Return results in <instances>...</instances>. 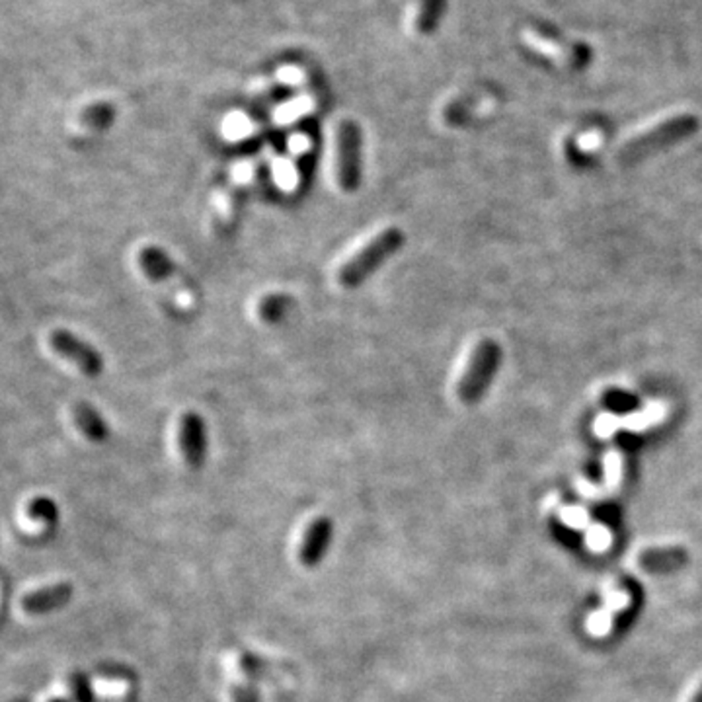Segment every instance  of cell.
I'll list each match as a JSON object with an SVG mask.
<instances>
[{
    "label": "cell",
    "mask_w": 702,
    "mask_h": 702,
    "mask_svg": "<svg viewBox=\"0 0 702 702\" xmlns=\"http://www.w3.org/2000/svg\"><path fill=\"white\" fill-rule=\"evenodd\" d=\"M406 235L402 228L389 227L371 238L361 250H358L350 260L343 261L338 269V283L343 289H358L367 277H371L386 260L394 256L402 248Z\"/></svg>",
    "instance_id": "cell-1"
},
{
    "label": "cell",
    "mask_w": 702,
    "mask_h": 702,
    "mask_svg": "<svg viewBox=\"0 0 702 702\" xmlns=\"http://www.w3.org/2000/svg\"><path fill=\"white\" fill-rule=\"evenodd\" d=\"M697 129L698 120L695 115H675V118L659 123L657 128L648 129L646 133L628 141L618 153V159L624 164H634L649 154L667 149V146L679 143L681 139L690 137Z\"/></svg>",
    "instance_id": "cell-2"
},
{
    "label": "cell",
    "mask_w": 702,
    "mask_h": 702,
    "mask_svg": "<svg viewBox=\"0 0 702 702\" xmlns=\"http://www.w3.org/2000/svg\"><path fill=\"white\" fill-rule=\"evenodd\" d=\"M500 359H501V350L494 340H482L476 345L457 386L460 401L465 404H475L484 396L498 371Z\"/></svg>",
    "instance_id": "cell-3"
},
{
    "label": "cell",
    "mask_w": 702,
    "mask_h": 702,
    "mask_svg": "<svg viewBox=\"0 0 702 702\" xmlns=\"http://www.w3.org/2000/svg\"><path fill=\"white\" fill-rule=\"evenodd\" d=\"M336 170L338 184L345 194L359 190L363 178V135L359 125L350 120L338 125Z\"/></svg>",
    "instance_id": "cell-4"
},
{
    "label": "cell",
    "mask_w": 702,
    "mask_h": 702,
    "mask_svg": "<svg viewBox=\"0 0 702 702\" xmlns=\"http://www.w3.org/2000/svg\"><path fill=\"white\" fill-rule=\"evenodd\" d=\"M49 345L54 348V351L57 355H61V358H65L67 361L78 367V369L87 376H90V379H94V376H100L103 373V367H106V363H103L102 353L87 340L78 338L77 334H72L69 330L51 332Z\"/></svg>",
    "instance_id": "cell-5"
},
{
    "label": "cell",
    "mask_w": 702,
    "mask_h": 702,
    "mask_svg": "<svg viewBox=\"0 0 702 702\" xmlns=\"http://www.w3.org/2000/svg\"><path fill=\"white\" fill-rule=\"evenodd\" d=\"M178 443L184 457V463L197 470L205 465L207 458V425L197 412H186L178 425Z\"/></svg>",
    "instance_id": "cell-6"
},
{
    "label": "cell",
    "mask_w": 702,
    "mask_h": 702,
    "mask_svg": "<svg viewBox=\"0 0 702 702\" xmlns=\"http://www.w3.org/2000/svg\"><path fill=\"white\" fill-rule=\"evenodd\" d=\"M334 537V523L330 517H318L314 519L310 525L307 527L305 537L301 542L299 550V560L305 568H317L322 562V558L326 557V552L332 544Z\"/></svg>",
    "instance_id": "cell-7"
},
{
    "label": "cell",
    "mask_w": 702,
    "mask_h": 702,
    "mask_svg": "<svg viewBox=\"0 0 702 702\" xmlns=\"http://www.w3.org/2000/svg\"><path fill=\"white\" fill-rule=\"evenodd\" d=\"M72 595H75L72 583L69 582L54 583V585H47V588L28 593L22 599V609L31 616L55 613L72 601Z\"/></svg>",
    "instance_id": "cell-8"
},
{
    "label": "cell",
    "mask_w": 702,
    "mask_h": 702,
    "mask_svg": "<svg viewBox=\"0 0 702 702\" xmlns=\"http://www.w3.org/2000/svg\"><path fill=\"white\" fill-rule=\"evenodd\" d=\"M72 417L80 429V434L85 435L92 443H103L110 437V427L103 420V416L88 402H77L72 406Z\"/></svg>",
    "instance_id": "cell-9"
},
{
    "label": "cell",
    "mask_w": 702,
    "mask_h": 702,
    "mask_svg": "<svg viewBox=\"0 0 702 702\" xmlns=\"http://www.w3.org/2000/svg\"><path fill=\"white\" fill-rule=\"evenodd\" d=\"M139 268L153 281H166L176 274L174 260L161 246H145L139 252Z\"/></svg>",
    "instance_id": "cell-10"
},
{
    "label": "cell",
    "mask_w": 702,
    "mask_h": 702,
    "mask_svg": "<svg viewBox=\"0 0 702 702\" xmlns=\"http://www.w3.org/2000/svg\"><path fill=\"white\" fill-rule=\"evenodd\" d=\"M677 564H683V554L677 550H652L642 557V566L652 572H667Z\"/></svg>",
    "instance_id": "cell-11"
},
{
    "label": "cell",
    "mask_w": 702,
    "mask_h": 702,
    "mask_svg": "<svg viewBox=\"0 0 702 702\" xmlns=\"http://www.w3.org/2000/svg\"><path fill=\"white\" fill-rule=\"evenodd\" d=\"M28 517L44 521L45 525H55L59 519V508L51 498L37 496L28 504Z\"/></svg>",
    "instance_id": "cell-12"
},
{
    "label": "cell",
    "mask_w": 702,
    "mask_h": 702,
    "mask_svg": "<svg viewBox=\"0 0 702 702\" xmlns=\"http://www.w3.org/2000/svg\"><path fill=\"white\" fill-rule=\"evenodd\" d=\"M291 305L293 301L287 295H269L260 302V317L261 320L277 322Z\"/></svg>",
    "instance_id": "cell-13"
},
{
    "label": "cell",
    "mask_w": 702,
    "mask_h": 702,
    "mask_svg": "<svg viewBox=\"0 0 702 702\" xmlns=\"http://www.w3.org/2000/svg\"><path fill=\"white\" fill-rule=\"evenodd\" d=\"M85 121L90 123V128H106L111 121V108L102 103V106H94L87 111Z\"/></svg>",
    "instance_id": "cell-14"
},
{
    "label": "cell",
    "mask_w": 702,
    "mask_h": 702,
    "mask_svg": "<svg viewBox=\"0 0 702 702\" xmlns=\"http://www.w3.org/2000/svg\"><path fill=\"white\" fill-rule=\"evenodd\" d=\"M230 698L233 702H260L258 690L252 685H233L230 687Z\"/></svg>",
    "instance_id": "cell-15"
},
{
    "label": "cell",
    "mask_w": 702,
    "mask_h": 702,
    "mask_svg": "<svg viewBox=\"0 0 702 702\" xmlns=\"http://www.w3.org/2000/svg\"><path fill=\"white\" fill-rule=\"evenodd\" d=\"M70 689H72V695H75L77 702H92V698H96V697L92 695V689L88 685V681L82 675L72 679V687Z\"/></svg>",
    "instance_id": "cell-16"
},
{
    "label": "cell",
    "mask_w": 702,
    "mask_h": 702,
    "mask_svg": "<svg viewBox=\"0 0 702 702\" xmlns=\"http://www.w3.org/2000/svg\"><path fill=\"white\" fill-rule=\"evenodd\" d=\"M693 702H702V689L698 690V693H697V697L693 698Z\"/></svg>",
    "instance_id": "cell-17"
},
{
    "label": "cell",
    "mask_w": 702,
    "mask_h": 702,
    "mask_svg": "<svg viewBox=\"0 0 702 702\" xmlns=\"http://www.w3.org/2000/svg\"><path fill=\"white\" fill-rule=\"evenodd\" d=\"M51 702H67V700H61V698H55V700H51Z\"/></svg>",
    "instance_id": "cell-18"
}]
</instances>
